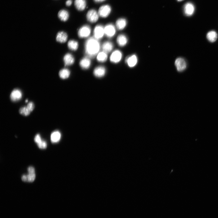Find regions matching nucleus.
Listing matches in <instances>:
<instances>
[{"label":"nucleus","mask_w":218,"mask_h":218,"mask_svg":"<svg viewBox=\"0 0 218 218\" xmlns=\"http://www.w3.org/2000/svg\"><path fill=\"white\" fill-rule=\"evenodd\" d=\"M85 48L87 57L93 58L98 53L100 49L99 40L94 37L90 38L85 43Z\"/></svg>","instance_id":"nucleus-1"},{"label":"nucleus","mask_w":218,"mask_h":218,"mask_svg":"<svg viewBox=\"0 0 218 218\" xmlns=\"http://www.w3.org/2000/svg\"><path fill=\"white\" fill-rule=\"evenodd\" d=\"M111 11V7L108 5H104L101 6L98 11L99 16L103 18L108 17Z\"/></svg>","instance_id":"nucleus-2"},{"label":"nucleus","mask_w":218,"mask_h":218,"mask_svg":"<svg viewBox=\"0 0 218 218\" xmlns=\"http://www.w3.org/2000/svg\"><path fill=\"white\" fill-rule=\"evenodd\" d=\"M91 32V28L88 25H84L80 28L78 32L80 38H83L88 37Z\"/></svg>","instance_id":"nucleus-3"},{"label":"nucleus","mask_w":218,"mask_h":218,"mask_svg":"<svg viewBox=\"0 0 218 218\" xmlns=\"http://www.w3.org/2000/svg\"><path fill=\"white\" fill-rule=\"evenodd\" d=\"M99 16L98 12L93 9L89 11L86 15L87 20L91 23H96L98 20Z\"/></svg>","instance_id":"nucleus-4"},{"label":"nucleus","mask_w":218,"mask_h":218,"mask_svg":"<svg viewBox=\"0 0 218 218\" xmlns=\"http://www.w3.org/2000/svg\"><path fill=\"white\" fill-rule=\"evenodd\" d=\"M104 34V28L102 26L98 25L94 28V38L99 40L102 38Z\"/></svg>","instance_id":"nucleus-5"},{"label":"nucleus","mask_w":218,"mask_h":218,"mask_svg":"<svg viewBox=\"0 0 218 218\" xmlns=\"http://www.w3.org/2000/svg\"><path fill=\"white\" fill-rule=\"evenodd\" d=\"M175 65L177 70L179 72L184 71L187 67L186 62L182 58H178L175 61Z\"/></svg>","instance_id":"nucleus-6"},{"label":"nucleus","mask_w":218,"mask_h":218,"mask_svg":"<svg viewBox=\"0 0 218 218\" xmlns=\"http://www.w3.org/2000/svg\"><path fill=\"white\" fill-rule=\"evenodd\" d=\"M105 34L108 38H112L115 35L116 29L115 26L112 24L106 25L104 27Z\"/></svg>","instance_id":"nucleus-7"},{"label":"nucleus","mask_w":218,"mask_h":218,"mask_svg":"<svg viewBox=\"0 0 218 218\" xmlns=\"http://www.w3.org/2000/svg\"><path fill=\"white\" fill-rule=\"evenodd\" d=\"M122 54L120 51L115 50L112 53L110 57V60L113 63H119L121 60Z\"/></svg>","instance_id":"nucleus-8"},{"label":"nucleus","mask_w":218,"mask_h":218,"mask_svg":"<svg viewBox=\"0 0 218 218\" xmlns=\"http://www.w3.org/2000/svg\"><path fill=\"white\" fill-rule=\"evenodd\" d=\"M137 57L135 54L128 57L125 60L126 62L130 68H133L135 66L137 63Z\"/></svg>","instance_id":"nucleus-9"},{"label":"nucleus","mask_w":218,"mask_h":218,"mask_svg":"<svg viewBox=\"0 0 218 218\" xmlns=\"http://www.w3.org/2000/svg\"><path fill=\"white\" fill-rule=\"evenodd\" d=\"M194 7L191 3H187L184 6V11L185 15L190 16L192 15L194 11Z\"/></svg>","instance_id":"nucleus-10"},{"label":"nucleus","mask_w":218,"mask_h":218,"mask_svg":"<svg viewBox=\"0 0 218 218\" xmlns=\"http://www.w3.org/2000/svg\"><path fill=\"white\" fill-rule=\"evenodd\" d=\"M22 96V94L18 89H15L12 92L10 96L11 100L13 101H16L20 99Z\"/></svg>","instance_id":"nucleus-11"},{"label":"nucleus","mask_w":218,"mask_h":218,"mask_svg":"<svg viewBox=\"0 0 218 218\" xmlns=\"http://www.w3.org/2000/svg\"><path fill=\"white\" fill-rule=\"evenodd\" d=\"M63 61L65 66H70L75 62V59L71 54L68 53L65 54L63 57Z\"/></svg>","instance_id":"nucleus-12"},{"label":"nucleus","mask_w":218,"mask_h":218,"mask_svg":"<svg viewBox=\"0 0 218 218\" xmlns=\"http://www.w3.org/2000/svg\"><path fill=\"white\" fill-rule=\"evenodd\" d=\"M106 73L105 68L102 66H99L94 69L93 72L94 75L97 78L103 77Z\"/></svg>","instance_id":"nucleus-13"},{"label":"nucleus","mask_w":218,"mask_h":218,"mask_svg":"<svg viewBox=\"0 0 218 218\" xmlns=\"http://www.w3.org/2000/svg\"><path fill=\"white\" fill-rule=\"evenodd\" d=\"M68 39L67 34L63 31L58 32L56 35V39L57 42L63 43L66 42Z\"/></svg>","instance_id":"nucleus-14"},{"label":"nucleus","mask_w":218,"mask_h":218,"mask_svg":"<svg viewBox=\"0 0 218 218\" xmlns=\"http://www.w3.org/2000/svg\"><path fill=\"white\" fill-rule=\"evenodd\" d=\"M79 64L80 66L83 69H89L91 64V62L90 58L87 57L83 58L80 61Z\"/></svg>","instance_id":"nucleus-15"},{"label":"nucleus","mask_w":218,"mask_h":218,"mask_svg":"<svg viewBox=\"0 0 218 218\" xmlns=\"http://www.w3.org/2000/svg\"><path fill=\"white\" fill-rule=\"evenodd\" d=\"M74 4L77 10L82 11L85 8L86 3L85 0H75Z\"/></svg>","instance_id":"nucleus-16"},{"label":"nucleus","mask_w":218,"mask_h":218,"mask_svg":"<svg viewBox=\"0 0 218 218\" xmlns=\"http://www.w3.org/2000/svg\"><path fill=\"white\" fill-rule=\"evenodd\" d=\"M128 42V39L125 35L121 34L118 36L117 42L119 46L124 47L127 44Z\"/></svg>","instance_id":"nucleus-17"},{"label":"nucleus","mask_w":218,"mask_h":218,"mask_svg":"<svg viewBox=\"0 0 218 218\" xmlns=\"http://www.w3.org/2000/svg\"><path fill=\"white\" fill-rule=\"evenodd\" d=\"M113 48V43L109 41H107L104 42L102 47L103 51L107 53L111 52Z\"/></svg>","instance_id":"nucleus-18"},{"label":"nucleus","mask_w":218,"mask_h":218,"mask_svg":"<svg viewBox=\"0 0 218 218\" xmlns=\"http://www.w3.org/2000/svg\"><path fill=\"white\" fill-rule=\"evenodd\" d=\"M127 21L124 18H120L116 22V27L119 30H121L124 29L127 25Z\"/></svg>","instance_id":"nucleus-19"},{"label":"nucleus","mask_w":218,"mask_h":218,"mask_svg":"<svg viewBox=\"0 0 218 218\" xmlns=\"http://www.w3.org/2000/svg\"><path fill=\"white\" fill-rule=\"evenodd\" d=\"M61 137V134L59 131H55L51 135V140L53 143L59 142Z\"/></svg>","instance_id":"nucleus-20"},{"label":"nucleus","mask_w":218,"mask_h":218,"mask_svg":"<svg viewBox=\"0 0 218 218\" xmlns=\"http://www.w3.org/2000/svg\"><path fill=\"white\" fill-rule=\"evenodd\" d=\"M58 16L61 21L65 22L68 19L69 14L67 10H62L58 13Z\"/></svg>","instance_id":"nucleus-21"},{"label":"nucleus","mask_w":218,"mask_h":218,"mask_svg":"<svg viewBox=\"0 0 218 218\" xmlns=\"http://www.w3.org/2000/svg\"><path fill=\"white\" fill-rule=\"evenodd\" d=\"M207 38L210 42H214L217 40V33L215 31H210L207 33Z\"/></svg>","instance_id":"nucleus-22"},{"label":"nucleus","mask_w":218,"mask_h":218,"mask_svg":"<svg viewBox=\"0 0 218 218\" xmlns=\"http://www.w3.org/2000/svg\"><path fill=\"white\" fill-rule=\"evenodd\" d=\"M70 74V71L67 69H61L59 72V76L62 79L68 78Z\"/></svg>","instance_id":"nucleus-23"},{"label":"nucleus","mask_w":218,"mask_h":218,"mask_svg":"<svg viewBox=\"0 0 218 218\" xmlns=\"http://www.w3.org/2000/svg\"><path fill=\"white\" fill-rule=\"evenodd\" d=\"M68 47L71 50L75 51L78 49V44L76 41L73 40H70L68 43Z\"/></svg>","instance_id":"nucleus-24"},{"label":"nucleus","mask_w":218,"mask_h":218,"mask_svg":"<svg viewBox=\"0 0 218 218\" xmlns=\"http://www.w3.org/2000/svg\"><path fill=\"white\" fill-rule=\"evenodd\" d=\"M107 53L103 51L100 52L98 54L97 59L99 62H103L107 60Z\"/></svg>","instance_id":"nucleus-25"},{"label":"nucleus","mask_w":218,"mask_h":218,"mask_svg":"<svg viewBox=\"0 0 218 218\" xmlns=\"http://www.w3.org/2000/svg\"><path fill=\"white\" fill-rule=\"evenodd\" d=\"M31 112L29 110L27 106L21 108L19 110V113L25 116H27L30 115Z\"/></svg>","instance_id":"nucleus-26"},{"label":"nucleus","mask_w":218,"mask_h":218,"mask_svg":"<svg viewBox=\"0 0 218 218\" xmlns=\"http://www.w3.org/2000/svg\"><path fill=\"white\" fill-rule=\"evenodd\" d=\"M26 176L27 182H33L35 180V173H28Z\"/></svg>","instance_id":"nucleus-27"},{"label":"nucleus","mask_w":218,"mask_h":218,"mask_svg":"<svg viewBox=\"0 0 218 218\" xmlns=\"http://www.w3.org/2000/svg\"><path fill=\"white\" fill-rule=\"evenodd\" d=\"M39 148L42 149H45L47 147V143L46 142L42 140L39 143L37 144Z\"/></svg>","instance_id":"nucleus-28"},{"label":"nucleus","mask_w":218,"mask_h":218,"mask_svg":"<svg viewBox=\"0 0 218 218\" xmlns=\"http://www.w3.org/2000/svg\"><path fill=\"white\" fill-rule=\"evenodd\" d=\"M27 106L31 112L33 110L35 107L34 105L32 102L28 103Z\"/></svg>","instance_id":"nucleus-29"},{"label":"nucleus","mask_w":218,"mask_h":218,"mask_svg":"<svg viewBox=\"0 0 218 218\" xmlns=\"http://www.w3.org/2000/svg\"><path fill=\"white\" fill-rule=\"evenodd\" d=\"M42 141V140L40 135L39 134L36 135L34 138L35 142L38 144L40 143Z\"/></svg>","instance_id":"nucleus-30"},{"label":"nucleus","mask_w":218,"mask_h":218,"mask_svg":"<svg viewBox=\"0 0 218 218\" xmlns=\"http://www.w3.org/2000/svg\"><path fill=\"white\" fill-rule=\"evenodd\" d=\"M28 173H35V170L33 167H29L28 169Z\"/></svg>","instance_id":"nucleus-31"},{"label":"nucleus","mask_w":218,"mask_h":218,"mask_svg":"<svg viewBox=\"0 0 218 218\" xmlns=\"http://www.w3.org/2000/svg\"><path fill=\"white\" fill-rule=\"evenodd\" d=\"M72 3V0H67L66 2V5L67 6H70Z\"/></svg>","instance_id":"nucleus-32"},{"label":"nucleus","mask_w":218,"mask_h":218,"mask_svg":"<svg viewBox=\"0 0 218 218\" xmlns=\"http://www.w3.org/2000/svg\"><path fill=\"white\" fill-rule=\"evenodd\" d=\"M22 179L23 181L25 182H27V176L26 175H24L22 177Z\"/></svg>","instance_id":"nucleus-33"},{"label":"nucleus","mask_w":218,"mask_h":218,"mask_svg":"<svg viewBox=\"0 0 218 218\" xmlns=\"http://www.w3.org/2000/svg\"><path fill=\"white\" fill-rule=\"evenodd\" d=\"M105 1V0H94V1L97 3L103 2Z\"/></svg>","instance_id":"nucleus-34"},{"label":"nucleus","mask_w":218,"mask_h":218,"mask_svg":"<svg viewBox=\"0 0 218 218\" xmlns=\"http://www.w3.org/2000/svg\"><path fill=\"white\" fill-rule=\"evenodd\" d=\"M177 1H183V0H177Z\"/></svg>","instance_id":"nucleus-35"},{"label":"nucleus","mask_w":218,"mask_h":218,"mask_svg":"<svg viewBox=\"0 0 218 218\" xmlns=\"http://www.w3.org/2000/svg\"><path fill=\"white\" fill-rule=\"evenodd\" d=\"M28 99H27V100H26V101H25L26 103H27V102H28Z\"/></svg>","instance_id":"nucleus-36"}]
</instances>
